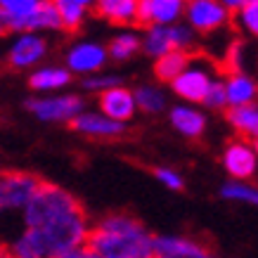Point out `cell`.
<instances>
[{
  "label": "cell",
  "mask_w": 258,
  "mask_h": 258,
  "mask_svg": "<svg viewBox=\"0 0 258 258\" xmlns=\"http://www.w3.org/2000/svg\"><path fill=\"white\" fill-rule=\"evenodd\" d=\"M154 235L128 213L102 216L88 237V246L100 258H154Z\"/></svg>",
  "instance_id": "cell-1"
},
{
  "label": "cell",
  "mask_w": 258,
  "mask_h": 258,
  "mask_svg": "<svg viewBox=\"0 0 258 258\" xmlns=\"http://www.w3.org/2000/svg\"><path fill=\"white\" fill-rule=\"evenodd\" d=\"M79 211H83V206L69 189H64L62 185H55V182H43L29 202V206L22 211V220L26 230H40V227Z\"/></svg>",
  "instance_id": "cell-2"
},
{
  "label": "cell",
  "mask_w": 258,
  "mask_h": 258,
  "mask_svg": "<svg viewBox=\"0 0 258 258\" xmlns=\"http://www.w3.org/2000/svg\"><path fill=\"white\" fill-rule=\"evenodd\" d=\"M218 79V74L213 69V64L204 57H192V62L187 64V69L180 74L178 79L173 81L171 93L178 97L182 104H202L211 83Z\"/></svg>",
  "instance_id": "cell-3"
},
{
  "label": "cell",
  "mask_w": 258,
  "mask_h": 258,
  "mask_svg": "<svg viewBox=\"0 0 258 258\" xmlns=\"http://www.w3.org/2000/svg\"><path fill=\"white\" fill-rule=\"evenodd\" d=\"M26 109L43 123H69L76 116L86 111V102L81 95L74 93H59V95H45V97H31L26 102Z\"/></svg>",
  "instance_id": "cell-4"
},
{
  "label": "cell",
  "mask_w": 258,
  "mask_h": 258,
  "mask_svg": "<svg viewBox=\"0 0 258 258\" xmlns=\"http://www.w3.org/2000/svg\"><path fill=\"white\" fill-rule=\"evenodd\" d=\"M43 180L26 171H3L0 173V216L3 213H22L33 195L38 192Z\"/></svg>",
  "instance_id": "cell-5"
},
{
  "label": "cell",
  "mask_w": 258,
  "mask_h": 258,
  "mask_svg": "<svg viewBox=\"0 0 258 258\" xmlns=\"http://www.w3.org/2000/svg\"><path fill=\"white\" fill-rule=\"evenodd\" d=\"M232 15L223 5V0H189L185 3V19L197 36H213L227 29Z\"/></svg>",
  "instance_id": "cell-6"
},
{
  "label": "cell",
  "mask_w": 258,
  "mask_h": 258,
  "mask_svg": "<svg viewBox=\"0 0 258 258\" xmlns=\"http://www.w3.org/2000/svg\"><path fill=\"white\" fill-rule=\"evenodd\" d=\"M107 62H109V52H107V45L100 40H76L64 52V67L71 76L88 79L95 74H102Z\"/></svg>",
  "instance_id": "cell-7"
},
{
  "label": "cell",
  "mask_w": 258,
  "mask_h": 258,
  "mask_svg": "<svg viewBox=\"0 0 258 258\" xmlns=\"http://www.w3.org/2000/svg\"><path fill=\"white\" fill-rule=\"evenodd\" d=\"M223 171L230 175V180H249L258 173V149L253 142L235 138L223 147L220 154Z\"/></svg>",
  "instance_id": "cell-8"
},
{
  "label": "cell",
  "mask_w": 258,
  "mask_h": 258,
  "mask_svg": "<svg viewBox=\"0 0 258 258\" xmlns=\"http://www.w3.org/2000/svg\"><path fill=\"white\" fill-rule=\"evenodd\" d=\"M47 38L43 33H17L8 50V62L12 69H36L47 57Z\"/></svg>",
  "instance_id": "cell-9"
},
{
  "label": "cell",
  "mask_w": 258,
  "mask_h": 258,
  "mask_svg": "<svg viewBox=\"0 0 258 258\" xmlns=\"http://www.w3.org/2000/svg\"><path fill=\"white\" fill-rule=\"evenodd\" d=\"M154 258H220L202 242L182 235H154Z\"/></svg>",
  "instance_id": "cell-10"
},
{
  "label": "cell",
  "mask_w": 258,
  "mask_h": 258,
  "mask_svg": "<svg viewBox=\"0 0 258 258\" xmlns=\"http://www.w3.org/2000/svg\"><path fill=\"white\" fill-rule=\"evenodd\" d=\"M182 19V0H138V24L142 26H173Z\"/></svg>",
  "instance_id": "cell-11"
},
{
  "label": "cell",
  "mask_w": 258,
  "mask_h": 258,
  "mask_svg": "<svg viewBox=\"0 0 258 258\" xmlns=\"http://www.w3.org/2000/svg\"><path fill=\"white\" fill-rule=\"evenodd\" d=\"M97 107H100V114H104L107 118L116 121V123H128L133 121V116L138 114V107H135V97L133 90L125 86L111 88L107 93L97 95Z\"/></svg>",
  "instance_id": "cell-12"
},
{
  "label": "cell",
  "mask_w": 258,
  "mask_h": 258,
  "mask_svg": "<svg viewBox=\"0 0 258 258\" xmlns=\"http://www.w3.org/2000/svg\"><path fill=\"white\" fill-rule=\"evenodd\" d=\"M69 83L71 74L67 71L64 64H40L29 74V88L36 93V97L59 95L67 90Z\"/></svg>",
  "instance_id": "cell-13"
},
{
  "label": "cell",
  "mask_w": 258,
  "mask_h": 258,
  "mask_svg": "<svg viewBox=\"0 0 258 258\" xmlns=\"http://www.w3.org/2000/svg\"><path fill=\"white\" fill-rule=\"evenodd\" d=\"M168 123L173 125V131L180 133L187 140H197L206 133V125H209V116L204 114L199 107L195 104H173L168 107Z\"/></svg>",
  "instance_id": "cell-14"
},
{
  "label": "cell",
  "mask_w": 258,
  "mask_h": 258,
  "mask_svg": "<svg viewBox=\"0 0 258 258\" xmlns=\"http://www.w3.org/2000/svg\"><path fill=\"white\" fill-rule=\"evenodd\" d=\"M38 8L40 0H0V22L5 31L31 33V24Z\"/></svg>",
  "instance_id": "cell-15"
},
{
  "label": "cell",
  "mask_w": 258,
  "mask_h": 258,
  "mask_svg": "<svg viewBox=\"0 0 258 258\" xmlns=\"http://www.w3.org/2000/svg\"><path fill=\"white\" fill-rule=\"evenodd\" d=\"M71 128L76 133L86 135V138H95V140H114V138H121L125 133L123 123H116V121L107 118L100 111H90V109H86L81 116L74 118Z\"/></svg>",
  "instance_id": "cell-16"
},
{
  "label": "cell",
  "mask_w": 258,
  "mask_h": 258,
  "mask_svg": "<svg viewBox=\"0 0 258 258\" xmlns=\"http://www.w3.org/2000/svg\"><path fill=\"white\" fill-rule=\"evenodd\" d=\"M223 83H225L227 109L246 107L258 100V81L246 71H230L227 76H223Z\"/></svg>",
  "instance_id": "cell-17"
},
{
  "label": "cell",
  "mask_w": 258,
  "mask_h": 258,
  "mask_svg": "<svg viewBox=\"0 0 258 258\" xmlns=\"http://www.w3.org/2000/svg\"><path fill=\"white\" fill-rule=\"evenodd\" d=\"M93 10L104 22L116 24V26H133L138 24V0H100L95 3Z\"/></svg>",
  "instance_id": "cell-18"
},
{
  "label": "cell",
  "mask_w": 258,
  "mask_h": 258,
  "mask_svg": "<svg viewBox=\"0 0 258 258\" xmlns=\"http://www.w3.org/2000/svg\"><path fill=\"white\" fill-rule=\"evenodd\" d=\"M107 52L109 59L114 62H128L133 59L138 52H142V40H140V31L135 29H121L111 36V40L107 43Z\"/></svg>",
  "instance_id": "cell-19"
},
{
  "label": "cell",
  "mask_w": 258,
  "mask_h": 258,
  "mask_svg": "<svg viewBox=\"0 0 258 258\" xmlns=\"http://www.w3.org/2000/svg\"><path fill=\"white\" fill-rule=\"evenodd\" d=\"M227 123L244 140H258V102L227 109Z\"/></svg>",
  "instance_id": "cell-20"
},
{
  "label": "cell",
  "mask_w": 258,
  "mask_h": 258,
  "mask_svg": "<svg viewBox=\"0 0 258 258\" xmlns=\"http://www.w3.org/2000/svg\"><path fill=\"white\" fill-rule=\"evenodd\" d=\"M135 107L145 114H161L168 109V93L159 83H142L133 90Z\"/></svg>",
  "instance_id": "cell-21"
},
{
  "label": "cell",
  "mask_w": 258,
  "mask_h": 258,
  "mask_svg": "<svg viewBox=\"0 0 258 258\" xmlns=\"http://www.w3.org/2000/svg\"><path fill=\"white\" fill-rule=\"evenodd\" d=\"M142 40V52L152 59L168 55L173 50V40H171V26H145L140 33Z\"/></svg>",
  "instance_id": "cell-22"
},
{
  "label": "cell",
  "mask_w": 258,
  "mask_h": 258,
  "mask_svg": "<svg viewBox=\"0 0 258 258\" xmlns=\"http://www.w3.org/2000/svg\"><path fill=\"white\" fill-rule=\"evenodd\" d=\"M189 62H192V55H189V52H182V50H171L168 55L154 59V76H157L159 83H168V86H171L173 81H175L182 71L187 69Z\"/></svg>",
  "instance_id": "cell-23"
},
{
  "label": "cell",
  "mask_w": 258,
  "mask_h": 258,
  "mask_svg": "<svg viewBox=\"0 0 258 258\" xmlns=\"http://www.w3.org/2000/svg\"><path fill=\"white\" fill-rule=\"evenodd\" d=\"M55 8L64 31H76L88 19L93 3L90 0H55Z\"/></svg>",
  "instance_id": "cell-24"
},
{
  "label": "cell",
  "mask_w": 258,
  "mask_h": 258,
  "mask_svg": "<svg viewBox=\"0 0 258 258\" xmlns=\"http://www.w3.org/2000/svg\"><path fill=\"white\" fill-rule=\"evenodd\" d=\"M220 197L225 202L246 204V206L258 209V187L251 180H225L220 185Z\"/></svg>",
  "instance_id": "cell-25"
},
{
  "label": "cell",
  "mask_w": 258,
  "mask_h": 258,
  "mask_svg": "<svg viewBox=\"0 0 258 258\" xmlns=\"http://www.w3.org/2000/svg\"><path fill=\"white\" fill-rule=\"evenodd\" d=\"M232 19L239 31L258 38V0H244V5L232 15Z\"/></svg>",
  "instance_id": "cell-26"
},
{
  "label": "cell",
  "mask_w": 258,
  "mask_h": 258,
  "mask_svg": "<svg viewBox=\"0 0 258 258\" xmlns=\"http://www.w3.org/2000/svg\"><path fill=\"white\" fill-rule=\"evenodd\" d=\"M123 86V79L118 76V74H107V71H102V74H95V76H88V79L81 81V88L86 90V93H95V95H102L111 90V88H118Z\"/></svg>",
  "instance_id": "cell-27"
},
{
  "label": "cell",
  "mask_w": 258,
  "mask_h": 258,
  "mask_svg": "<svg viewBox=\"0 0 258 258\" xmlns=\"http://www.w3.org/2000/svg\"><path fill=\"white\" fill-rule=\"evenodd\" d=\"M171 40H173V50H182V52H189L192 47H197V36L192 29H189L185 22H178L171 26Z\"/></svg>",
  "instance_id": "cell-28"
},
{
  "label": "cell",
  "mask_w": 258,
  "mask_h": 258,
  "mask_svg": "<svg viewBox=\"0 0 258 258\" xmlns=\"http://www.w3.org/2000/svg\"><path fill=\"white\" fill-rule=\"evenodd\" d=\"M204 109H213V111H220V109H227V100H225V83H223V76L211 83L209 93L204 97Z\"/></svg>",
  "instance_id": "cell-29"
},
{
  "label": "cell",
  "mask_w": 258,
  "mask_h": 258,
  "mask_svg": "<svg viewBox=\"0 0 258 258\" xmlns=\"http://www.w3.org/2000/svg\"><path fill=\"white\" fill-rule=\"evenodd\" d=\"M154 178H157L166 189H171V192L185 189V178H182V173L171 168V166H157V168H154Z\"/></svg>",
  "instance_id": "cell-30"
},
{
  "label": "cell",
  "mask_w": 258,
  "mask_h": 258,
  "mask_svg": "<svg viewBox=\"0 0 258 258\" xmlns=\"http://www.w3.org/2000/svg\"><path fill=\"white\" fill-rule=\"evenodd\" d=\"M57 258H100L97 253H95L90 246H79V249H74V251H67V253H62V256H57Z\"/></svg>",
  "instance_id": "cell-31"
},
{
  "label": "cell",
  "mask_w": 258,
  "mask_h": 258,
  "mask_svg": "<svg viewBox=\"0 0 258 258\" xmlns=\"http://www.w3.org/2000/svg\"><path fill=\"white\" fill-rule=\"evenodd\" d=\"M0 258H5V244L0 242Z\"/></svg>",
  "instance_id": "cell-32"
},
{
  "label": "cell",
  "mask_w": 258,
  "mask_h": 258,
  "mask_svg": "<svg viewBox=\"0 0 258 258\" xmlns=\"http://www.w3.org/2000/svg\"><path fill=\"white\" fill-rule=\"evenodd\" d=\"M3 31H5V26H3V22H0V33H3Z\"/></svg>",
  "instance_id": "cell-33"
},
{
  "label": "cell",
  "mask_w": 258,
  "mask_h": 258,
  "mask_svg": "<svg viewBox=\"0 0 258 258\" xmlns=\"http://www.w3.org/2000/svg\"><path fill=\"white\" fill-rule=\"evenodd\" d=\"M256 149H258V142H256Z\"/></svg>",
  "instance_id": "cell-34"
}]
</instances>
